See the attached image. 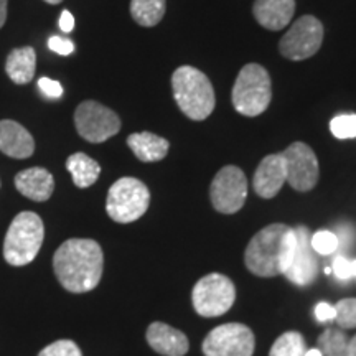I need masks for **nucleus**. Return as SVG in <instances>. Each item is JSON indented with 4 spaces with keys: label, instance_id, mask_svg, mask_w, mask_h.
<instances>
[{
    "label": "nucleus",
    "instance_id": "obj_4",
    "mask_svg": "<svg viewBox=\"0 0 356 356\" xmlns=\"http://www.w3.org/2000/svg\"><path fill=\"white\" fill-rule=\"evenodd\" d=\"M44 238L42 218L33 211H22L13 218L3 241V259L7 264L22 267L38 256Z\"/></svg>",
    "mask_w": 356,
    "mask_h": 356
},
{
    "label": "nucleus",
    "instance_id": "obj_26",
    "mask_svg": "<svg viewBox=\"0 0 356 356\" xmlns=\"http://www.w3.org/2000/svg\"><path fill=\"white\" fill-rule=\"evenodd\" d=\"M310 244L314 251L320 256H330L338 249V238L333 231H318L312 234Z\"/></svg>",
    "mask_w": 356,
    "mask_h": 356
},
{
    "label": "nucleus",
    "instance_id": "obj_34",
    "mask_svg": "<svg viewBox=\"0 0 356 356\" xmlns=\"http://www.w3.org/2000/svg\"><path fill=\"white\" fill-rule=\"evenodd\" d=\"M7 3L8 0H0V29L6 25L7 20Z\"/></svg>",
    "mask_w": 356,
    "mask_h": 356
},
{
    "label": "nucleus",
    "instance_id": "obj_20",
    "mask_svg": "<svg viewBox=\"0 0 356 356\" xmlns=\"http://www.w3.org/2000/svg\"><path fill=\"white\" fill-rule=\"evenodd\" d=\"M35 70H37V53L32 47L15 48L7 56L6 71L8 78L15 84H26L32 81Z\"/></svg>",
    "mask_w": 356,
    "mask_h": 356
},
{
    "label": "nucleus",
    "instance_id": "obj_12",
    "mask_svg": "<svg viewBox=\"0 0 356 356\" xmlns=\"http://www.w3.org/2000/svg\"><path fill=\"white\" fill-rule=\"evenodd\" d=\"M287 184L297 191H310L318 181L320 168L314 150L304 142H293L282 154Z\"/></svg>",
    "mask_w": 356,
    "mask_h": 356
},
{
    "label": "nucleus",
    "instance_id": "obj_1",
    "mask_svg": "<svg viewBox=\"0 0 356 356\" xmlns=\"http://www.w3.org/2000/svg\"><path fill=\"white\" fill-rule=\"evenodd\" d=\"M104 254L95 239L73 238L56 249L53 270L56 279L68 292L84 293L101 282Z\"/></svg>",
    "mask_w": 356,
    "mask_h": 356
},
{
    "label": "nucleus",
    "instance_id": "obj_30",
    "mask_svg": "<svg viewBox=\"0 0 356 356\" xmlns=\"http://www.w3.org/2000/svg\"><path fill=\"white\" fill-rule=\"evenodd\" d=\"M48 47H50L51 51H55L61 56H68L74 51V43L68 38L61 37H51L48 40Z\"/></svg>",
    "mask_w": 356,
    "mask_h": 356
},
{
    "label": "nucleus",
    "instance_id": "obj_17",
    "mask_svg": "<svg viewBox=\"0 0 356 356\" xmlns=\"http://www.w3.org/2000/svg\"><path fill=\"white\" fill-rule=\"evenodd\" d=\"M296 13V0H256L252 15L257 24L270 32L286 29Z\"/></svg>",
    "mask_w": 356,
    "mask_h": 356
},
{
    "label": "nucleus",
    "instance_id": "obj_5",
    "mask_svg": "<svg viewBox=\"0 0 356 356\" xmlns=\"http://www.w3.org/2000/svg\"><path fill=\"white\" fill-rule=\"evenodd\" d=\"M270 99L273 84L267 70L257 63L243 66L231 92L234 109L246 118H256L269 108Z\"/></svg>",
    "mask_w": 356,
    "mask_h": 356
},
{
    "label": "nucleus",
    "instance_id": "obj_21",
    "mask_svg": "<svg viewBox=\"0 0 356 356\" xmlns=\"http://www.w3.org/2000/svg\"><path fill=\"white\" fill-rule=\"evenodd\" d=\"M66 168H68L71 177H73V184L78 188H88V186L95 185L101 175L99 163L83 152L70 155L66 160Z\"/></svg>",
    "mask_w": 356,
    "mask_h": 356
},
{
    "label": "nucleus",
    "instance_id": "obj_15",
    "mask_svg": "<svg viewBox=\"0 0 356 356\" xmlns=\"http://www.w3.org/2000/svg\"><path fill=\"white\" fill-rule=\"evenodd\" d=\"M145 338L150 348L163 356H185L188 353L190 341L185 333L163 322H154L150 325L147 328Z\"/></svg>",
    "mask_w": 356,
    "mask_h": 356
},
{
    "label": "nucleus",
    "instance_id": "obj_22",
    "mask_svg": "<svg viewBox=\"0 0 356 356\" xmlns=\"http://www.w3.org/2000/svg\"><path fill=\"white\" fill-rule=\"evenodd\" d=\"M165 0H131V15L140 26H155L165 15Z\"/></svg>",
    "mask_w": 356,
    "mask_h": 356
},
{
    "label": "nucleus",
    "instance_id": "obj_37",
    "mask_svg": "<svg viewBox=\"0 0 356 356\" xmlns=\"http://www.w3.org/2000/svg\"><path fill=\"white\" fill-rule=\"evenodd\" d=\"M350 270H351V277H356V259L350 261Z\"/></svg>",
    "mask_w": 356,
    "mask_h": 356
},
{
    "label": "nucleus",
    "instance_id": "obj_32",
    "mask_svg": "<svg viewBox=\"0 0 356 356\" xmlns=\"http://www.w3.org/2000/svg\"><path fill=\"white\" fill-rule=\"evenodd\" d=\"M315 317H317L318 322H328V320L335 318V307H332L327 302H320L315 307Z\"/></svg>",
    "mask_w": 356,
    "mask_h": 356
},
{
    "label": "nucleus",
    "instance_id": "obj_18",
    "mask_svg": "<svg viewBox=\"0 0 356 356\" xmlns=\"http://www.w3.org/2000/svg\"><path fill=\"white\" fill-rule=\"evenodd\" d=\"M15 186L22 195L33 202H47L55 190V180L47 168L32 167L15 175Z\"/></svg>",
    "mask_w": 356,
    "mask_h": 356
},
{
    "label": "nucleus",
    "instance_id": "obj_19",
    "mask_svg": "<svg viewBox=\"0 0 356 356\" xmlns=\"http://www.w3.org/2000/svg\"><path fill=\"white\" fill-rule=\"evenodd\" d=\"M127 145L140 162H159L165 159L170 149L167 139L152 132H137L127 137Z\"/></svg>",
    "mask_w": 356,
    "mask_h": 356
},
{
    "label": "nucleus",
    "instance_id": "obj_9",
    "mask_svg": "<svg viewBox=\"0 0 356 356\" xmlns=\"http://www.w3.org/2000/svg\"><path fill=\"white\" fill-rule=\"evenodd\" d=\"M323 43V25L317 17L304 15L280 38L279 51L287 60L302 61L314 56Z\"/></svg>",
    "mask_w": 356,
    "mask_h": 356
},
{
    "label": "nucleus",
    "instance_id": "obj_33",
    "mask_svg": "<svg viewBox=\"0 0 356 356\" xmlns=\"http://www.w3.org/2000/svg\"><path fill=\"white\" fill-rule=\"evenodd\" d=\"M60 29H61V32H65V33L73 32V29H74V17L71 15L70 10H63V12H61V17H60Z\"/></svg>",
    "mask_w": 356,
    "mask_h": 356
},
{
    "label": "nucleus",
    "instance_id": "obj_28",
    "mask_svg": "<svg viewBox=\"0 0 356 356\" xmlns=\"http://www.w3.org/2000/svg\"><path fill=\"white\" fill-rule=\"evenodd\" d=\"M38 356H83L79 346L71 340H58L40 351Z\"/></svg>",
    "mask_w": 356,
    "mask_h": 356
},
{
    "label": "nucleus",
    "instance_id": "obj_25",
    "mask_svg": "<svg viewBox=\"0 0 356 356\" xmlns=\"http://www.w3.org/2000/svg\"><path fill=\"white\" fill-rule=\"evenodd\" d=\"M330 131L337 139H355L356 137V114H340L332 119Z\"/></svg>",
    "mask_w": 356,
    "mask_h": 356
},
{
    "label": "nucleus",
    "instance_id": "obj_14",
    "mask_svg": "<svg viewBox=\"0 0 356 356\" xmlns=\"http://www.w3.org/2000/svg\"><path fill=\"white\" fill-rule=\"evenodd\" d=\"M284 184H287L286 167L280 154H270L261 160L256 168L252 186L261 198L270 200L279 193Z\"/></svg>",
    "mask_w": 356,
    "mask_h": 356
},
{
    "label": "nucleus",
    "instance_id": "obj_13",
    "mask_svg": "<svg viewBox=\"0 0 356 356\" xmlns=\"http://www.w3.org/2000/svg\"><path fill=\"white\" fill-rule=\"evenodd\" d=\"M297 238V246L293 257L291 261V266L284 273V275L291 280L292 284L299 287L310 286L315 282L318 275V261H317V252L314 251L310 244L312 233L305 226H297L293 228Z\"/></svg>",
    "mask_w": 356,
    "mask_h": 356
},
{
    "label": "nucleus",
    "instance_id": "obj_29",
    "mask_svg": "<svg viewBox=\"0 0 356 356\" xmlns=\"http://www.w3.org/2000/svg\"><path fill=\"white\" fill-rule=\"evenodd\" d=\"M38 88L40 91H42L47 97H50V99H60V97L63 96V86L51 78H40Z\"/></svg>",
    "mask_w": 356,
    "mask_h": 356
},
{
    "label": "nucleus",
    "instance_id": "obj_35",
    "mask_svg": "<svg viewBox=\"0 0 356 356\" xmlns=\"http://www.w3.org/2000/svg\"><path fill=\"white\" fill-rule=\"evenodd\" d=\"M348 356H356V335L348 340Z\"/></svg>",
    "mask_w": 356,
    "mask_h": 356
},
{
    "label": "nucleus",
    "instance_id": "obj_10",
    "mask_svg": "<svg viewBox=\"0 0 356 356\" xmlns=\"http://www.w3.org/2000/svg\"><path fill=\"white\" fill-rule=\"evenodd\" d=\"M248 198V180L239 167L226 165L213 178L210 200L213 208L222 215H234Z\"/></svg>",
    "mask_w": 356,
    "mask_h": 356
},
{
    "label": "nucleus",
    "instance_id": "obj_38",
    "mask_svg": "<svg viewBox=\"0 0 356 356\" xmlns=\"http://www.w3.org/2000/svg\"><path fill=\"white\" fill-rule=\"evenodd\" d=\"M43 2L51 3V6H56V3H61V2H63V0H43Z\"/></svg>",
    "mask_w": 356,
    "mask_h": 356
},
{
    "label": "nucleus",
    "instance_id": "obj_24",
    "mask_svg": "<svg viewBox=\"0 0 356 356\" xmlns=\"http://www.w3.org/2000/svg\"><path fill=\"white\" fill-rule=\"evenodd\" d=\"M305 338L299 332H286L274 341L269 356H304Z\"/></svg>",
    "mask_w": 356,
    "mask_h": 356
},
{
    "label": "nucleus",
    "instance_id": "obj_2",
    "mask_svg": "<svg viewBox=\"0 0 356 356\" xmlns=\"http://www.w3.org/2000/svg\"><path fill=\"white\" fill-rule=\"evenodd\" d=\"M296 231L282 222L266 226L249 241L244 262L257 277H275L289 269L296 252Z\"/></svg>",
    "mask_w": 356,
    "mask_h": 356
},
{
    "label": "nucleus",
    "instance_id": "obj_23",
    "mask_svg": "<svg viewBox=\"0 0 356 356\" xmlns=\"http://www.w3.org/2000/svg\"><path fill=\"white\" fill-rule=\"evenodd\" d=\"M317 343L322 356H348V338L337 328H327L318 337Z\"/></svg>",
    "mask_w": 356,
    "mask_h": 356
},
{
    "label": "nucleus",
    "instance_id": "obj_31",
    "mask_svg": "<svg viewBox=\"0 0 356 356\" xmlns=\"http://www.w3.org/2000/svg\"><path fill=\"white\" fill-rule=\"evenodd\" d=\"M332 270L340 280L351 279V270H350V259H346L345 256H337L332 262Z\"/></svg>",
    "mask_w": 356,
    "mask_h": 356
},
{
    "label": "nucleus",
    "instance_id": "obj_3",
    "mask_svg": "<svg viewBox=\"0 0 356 356\" xmlns=\"http://www.w3.org/2000/svg\"><path fill=\"white\" fill-rule=\"evenodd\" d=\"M172 89L178 108L191 121H204L215 111V89L208 76L193 66H180L172 74Z\"/></svg>",
    "mask_w": 356,
    "mask_h": 356
},
{
    "label": "nucleus",
    "instance_id": "obj_36",
    "mask_svg": "<svg viewBox=\"0 0 356 356\" xmlns=\"http://www.w3.org/2000/svg\"><path fill=\"white\" fill-rule=\"evenodd\" d=\"M304 356H322V353H320L318 348H312V350H307Z\"/></svg>",
    "mask_w": 356,
    "mask_h": 356
},
{
    "label": "nucleus",
    "instance_id": "obj_7",
    "mask_svg": "<svg viewBox=\"0 0 356 356\" xmlns=\"http://www.w3.org/2000/svg\"><path fill=\"white\" fill-rule=\"evenodd\" d=\"M236 287L233 280L222 274H208L195 284L191 302L198 315L207 318L221 317L233 307Z\"/></svg>",
    "mask_w": 356,
    "mask_h": 356
},
{
    "label": "nucleus",
    "instance_id": "obj_16",
    "mask_svg": "<svg viewBox=\"0 0 356 356\" xmlns=\"http://www.w3.org/2000/svg\"><path fill=\"white\" fill-rule=\"evenodd\" d=\"M0 152L12 159H29L35 152V140L22 124L3 119L0 121Z\"/></svg>",
    "mask_w": 356,
    "mask_h": 356
},
{
    "label": "nucleus",
    "instance_id": "obj_11",
    "mask_svg": "<svg viewBox=\"0 0 356 356\" xmlns=\"http://www.w3.org/2000/svg\"><path fill=\"white\" fill-rule=\"evenodd\" d=\"M254 333L243 323H225L213 328L203 340L204 356H252Z\"/></svg>",
    "mask_w": 356,
    "mask_h": 356
},
{
    "label": "nucleus",
    "instance_id": "obj_8",
    "mask_svg": "<svg viewBox=\"0 0 356 356\" xmlns=\"http://www.w3.org/2000/svg\"><path fill=\"white\" fill-rule=\"evenodd\" d=\"M74 126L84 140L101 144L121 131V119L97 101H84L74 111Z\"/></svg>",
    "mask_w": 356,
    "mask_h": 356
},
{
    "label": "nucleus",
    "instance_id": "obj_27",
    "mask_svg": "<svg viewBox=\"0 0 356 356\" xmlns=\"http://www.w3.org/2000/svg\"><path fill=\"white\" fill-rule=\"evenodd\" d=\"M335 320L340 328H356V299H343L335 305Z\"/></svg>",
    "mask_w": 356,
    "mask_h": 356
},
{
    "label": "nucleus",
    "instance_id": "obj_6",
    "mask_svg": "<svg viewBox=\"0 0 356 356\" xmlns=\"http://www.w3.org/2000/svg\"><path fill=\"white\" fill-rule=\"evenodd\" d=\"M150 204V191L144 181L124 177L114 181L108 191L106 211L111 220L121 225L137 221L145 215Z\"/></svg>",
    "mask_w": 356,
    "mask_h": 356
}]
</instances>
